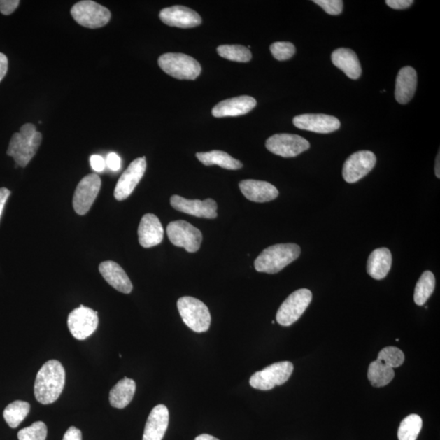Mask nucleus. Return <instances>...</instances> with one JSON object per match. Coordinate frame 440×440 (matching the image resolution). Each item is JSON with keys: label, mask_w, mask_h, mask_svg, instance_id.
I'll return each mask as SVG.
<instances>
[{"label": "nucleus", "mask_w": 440, "mask_h": 440, "mask_svg": "<svg viewBox=\"0 0 440 440\" xmlns=\"http://www.w3.org/2000/svg\"><path fill=\"white\" fill-rule=\"evenodd\" d=\"M91 166L96 172H101L106 166V160L100 155H92L90 157Z\"/></svg>", "instance_id": "58836bf2"}, {"label": "nucleus", "mask_w": 440, "mask_h": 440, "mask_svg": "<svg viewBox=\"0 0 440 440\" xmlns=\"http://www.w3.org/2000/svg\"><path fill=\"white\" fill-rule=\"evenodd\" d=\"M66 383V371L58 360L44 364L36 376L34 395L43 404H52L60 397Z\"/></svg>", "instance_id": "f257e3e1"}, {"label": "nucleus", "mask_w": 440, "mask_h": 440, "mask_svg": "<svg viewBox=\"0 0 440 440\" xmlns=\"http://www.w3.org/2000/svg\"><path fill=\"white\" fill-rule=\"evenodd\" d=\"M194 440H220L214 437L210 436V434H200V436L197 437Z\"/></svg>", "instance_id": "c03bdc74"}, {"label": "nucleus", "mask_w": 440, "mask_h": 440, "mask_svg": "<svg viewBox=\"0 0 440 440\" xmlns=\"http://www.w3.org/2000/svg\"><path fill=\"white\" fill-rule=\"evenodd\" d=\"M134 380L125 377L113 387L110 392V403L113 408L125 409L132 402L136 393Z\"/></svg>", "instance_id": "a878e982"}, {"label": "nucleus", "mask_w": 440, "mask_h": 440, "mask_svg": "<svg viewBox=\"0 0 440 440\" xmlns=\"http://www.w3.org/2000/svg\"><path fill=\"white\" fill-rule=\"evenodd\" d=\"M332 62L346 76L352 79H357L362 76V66L357 54L349 48H339L331 56Z\"/></svg>", "instance_id": "b1692460"}, {"label": "nucleus", "mask_w": 440, "mask_h": 440, "mask_svg": "<svg viewBox=\"0 0 440 440\" xmlns=\"http://www.w3.org/2000/svg\"><path fill=\"white\" fill-rule=\"evenodd\" d=\"M19 3V0H0V13L8 16L17 9Z\"/></svg>", "instance_id": "e433bc0d"}, {"label": "nucleus", "mask_w": 440, "mask_h": 440, "mask_svg": "<svg viewBox=\"0 0 440 440\" xmlns=\"http://www.w3.org/2000/svg\"><path fill=\"white\" fill-rule=\"evenodd\" d=\"M99 324L98 313L80 305L68 316V328L74 339L85 340L95 332Z\"/></svg>", "instance_id": "9d476101"}, {"label": "nucleus", "mask_w": 440, "mask_h": 440, "mask_svg": "<svg viewBox=\"0 0 440 440\" xmlns=\"http://www.w3.org/2000/svg\"><path fill=\"white\" fill-rule=\"evenodd\" d=\"M10 195H11V191L6 187H0V219H1L5 204H6Z\"/></svg>", "instance_id": "79ce46f5"}, {"label": "nucleus", "mask_w": 440, "mask_h": 440, "mask_svg": "<svg viewBox=\"0 0 440 440\" xmlns=\"http://www.w3.org/2000/svg\"><path fill=\"white\" fill-rule=\"evenodd\" d=\"M311 299L313 294L309 290L300 289L294 291L281 305L276 313V321L283 326L292 325L308 308Z\"/></svg>", "instance_id": "6e6552de"}, {"label": "nucleus", "mask_w": 440, "mask_h": 440, "mask_svg": "<svg viewBox=\"0 0 440 440\" xmlns=\"http://www.w3.org/2000/svg\"><path fill=\"white\" fill-rule=\"evenodd\" d=\"M101 180L97 174H90L79 182L74 192L73 206L79 215H84L90 211L101 190Z\"/></svg>", "instance_id": "9b49d317"}, {"label": "nucleus", "mask_w": 440, "mask_h": 440, "mask_svg": "<svg viewBox=\"0 0 440 440\" xmlns=\"http://www.w3.org/2000/svg\"><path fill=\"white\" fill-rule=\"evenodd\" d=\"M104 279H105L112 288H115L120 292L123 294H130L133 289L131 280L122 269L120 265H118L113 261L103 262L99 266Z\"/></svg>", "instance_id": "4be33fe9"}, {"label": "nucleus", "mask_w": 440, "mask_h": 440, "mask_svg": "<svg viewBox=\"0 0 440 440\" xmlns=\"http://www.w3.org/2000/svg\"><path fill=\"white\" fill-rule=\"evenodd\" d=\"M171 205L175 210L199 218L215 219L217 217L216 201L213 199L190 200L179 195L171 197Z\"/></svg>", "instance_id": "2eb2a0df"}, {"label": "nucleus", "mask_w": 440, "mask_h": 440, "mask_svg": "<svg viewBox=\"0 0 440 440\" xmlns=\"http://www.w3.org/2000/svg\"><path fill=\"white\" fill-rule=\"evenodd\" d=\"M392 264V255L388 248H378L370 254L367 262V271L371 278L382 280L388 276Z\"/></svg>", "instance_id": "393cba45"}, {"label": "nucleus", "mask_w": 440, "mask_h": 440, "mask_svg": "<svg viewBox=\"0 0 440 440\" xmlns=\"http://www.w3.org/2000/svg\"><path fill=\"white\" fill-rule=\"evenodd\" d=\"M219 55L232 62H249L252 54L248 48L241 45H221L217 48Z\"/></svg>", "instance_id": "2f4dec72"}, {"label": "nucleus", "mask_w": 440, "mask_h": 440, "mask_svg": "<svg viewBox=\"0 0 440 440\" xmlns=\"http://www.w3.org/2000/svg\"><path fill=\"white\" fill-rule=\"evenodd\" d=\"M256 104L255 99L249 96L227 99L217 104L212 110V115L215 118L244 115L253 110Z\"/></svg>", "instance_id": "a211bd4d"}, {"label": "nucleus", "mask_w": 440, "mask_h": 440, "mask_svg": "<svg viewBox=\"0 0 440 440\" xmlns=\"http://www.w3.org/2000/svg\"><path fill=\"white\" fill-rule=\"evenodd\" d=\"M313 2L322 8L326 13L333 15V16L343 12V1L342 0H314Z\"/></svg>", "instance_id": "c9c22d12"}, {"label": "nucleus", "mask_w": 440, "mask_h": 440, "mask_svg": "<svg viewBox=\"0 0 440 440\" xmlns=\"http://www.w3.org/2000/svg\"><path fill=\"white\" fill-rule=\"evenodd\" d=\"M294 365L289 362L274 363L251 376L250 385L255 389L269 390L288 382L293 374Z\"/></svg>", "instance_id": "0eeeda50"}, {"label": "nucleus", "mask_w": 440, "mask_h": 440, "mask_svg": "<svg viewBox=\"0 0 440 440\" xmlns=\"http://www.w3.org/2000/svg\"><path fill=\"white\" fill-rule=\"evenodd\" d=\"M266 148L276 155L294 157L308 150L310 143L298 135L276 134L267 140Z\"/></svg>", "instance_id": "f8f14e48"}, {"label": "nucleus", "mask_w": 440, "mask_h": 440, "mask_svg": "<svg viewBox=\"0 0 440 440\" xmlns=\"http://www.w3.org/2000/svg\"><path fill=\"white\" fill-rule=\"evenodd\" d=\"M158 65L168 76L181 80H194L201 72L199 62L183 53L163 54Z\"/></svg>", "instance_id": "39448f33"}, {"label": "nucleus", "mask_w": 440, "mask_h": 440, "mask_svg": "<svg viewBox=\"0 0 440 440\" xmlns=\"http://www.w3.org/2000/svg\"><path fill=\"white\" fill-rule=\"evenodd\" d=\"M270 51L276 60L283 62L289 60L295 54V47L289 42H276L270 46Z\"/></svg>", "instance_id": "f704fd0d"}, {"label": "nucleus", "mask_w": 440, "mask_h": 440, "mask_svg": "<svg viewBox=\"0 0 440 440\" xmlns=\"http://www.w3.org/2000/svg\"><path fill=\"white\" fill-rule=\"evenodd\" d=\"M376 162L377 157L372 152L364 150L353 153L344 163L343 179L349 184L362 180L374 169Z\"/></svg>", "instance_id": "ddd939ff"}, {"label": "nucleus", "mask_w": 440, "mask_h": 440, "mask_svg": "<svg viewBox=\"0 0 440 440\" xmlns=\"http://www.w3.org/2000/svg\"><path fill=\"white\" fill-rule=\"evenodd\" d=\"M395 377L392 368L388 367L378 360L369 364L368 370V378L374 388H383L388 385Z\"/></svg>", "instance_id": "cd10ccee"}, {"label": "nucleus", "mask_w": 440, "mask_h": 440, "mask_svg": "<svg viewBox=\"0 0 440 440\" xmlns=\"http://www.w3.org/2000/svg\"><path fill=\"white\" fill-rule=\"evenodd\" d=\"M29 410H31V405L29 403L17 400L9 404L4 409V420L10 427L17 428L27 417Z\"/></svg>", "instance_id": "c756f323"}, {"label": "nucleus", "mask_w": 440, "mask_h": 440, "mask_svg": "<svg viewBox=\"0 0 440 440\" xmlns=\"http://www.w3.org/2000/svg\"><path fill=\"white\" fill-rule=\"evenodd\" d=\"M106 166L113 171H118L121 168V158L115 152L108 153L106 158Z\"/></svg>", "instance_id": "4c0bfd02"}, {"label": "nucleus", "mask_w": 440, "mask_h": 440, "mask_svg": "<svg viewBox=\"0 0 440 440\" xmlns=\"http://www.w3.org/2000/svg\"><path fill=\"white\" fill-rule=\"evenodd\" d=\"M164 230L159 219L155 215L146 214L142 217L139 227H138V236L139 242L144 248L159 245L163 240Z\"/></svg>", "instance_id": "6ab92c4d"}, {"label": "nucleus", "mask_w": 440, "mask_h": 440, "mask_svg": "<svg viewBox=\"0 0 440 440\" xmlns=\"http://www.w3.org/2000/svg\"><path fill=\"white\" fill-rule=\"evenodd\" d=\"M196 157L205 166L218 165L227 170H239L242 167L240 161L220 150L197 152Z\"/></svg>", "instance_id": "bb28decb"}, {"label": "nucleus", "mask_w": 440, "mask_h": 440, "mask_svg": "<svg viewBox=\"0 0 440 440\" xmlns=\"http://www.w3.org/2000/svg\"><path fill=\"white\" fill-rule=\"evenodd\" d=\"M385 3L393 9H406L413 3V0H387Z\"/></svg>", "instance_id": "ea45409f"}, {"label": "nucleus", "mask_w": 440, "mask_h": 440, "mask_svg": "<svg viewBox=\"0 0 440 440\" xmlns=\"http://www.w3.org/2000/svg\"><path fill=\"white\" fill-rule=\"evenodd\" d=\"M146 171V157L136 158L133 161L127 169L123 172L118 180L115 190V197L118 201H123L129 197L136 187L139 184Z\"/></svg>", "instance_id": "4468645a"}, {"label": "nucleus", "mask_w": 440, "mask_h": 440, "mask_svg": "<svg viewBox=\"0 0 440 440\" xmlns=\"http://www.w3.org/2000/svg\"><path fill=\"white\" fill-rule=\"evenodd\" d=\"M404 359L402 350L395 347L385 348L378 355V362L392 369L402 367Z\"/></svg>", "instance_id": "473e14b6"}, {"label": "nucleus", "mask_w": 440, "mask_h": 440, "mask_svg": "<svg viewBox=\"0 0 440 440\" xmlns=\"http://www.w3.org/2000/svg\"><path fill=\"white\" fill-rule=\"evenodd\" d=\"M240 190L247 199L255 202H268L276 199L279 192L270 183L255 180L240 182Z\"/></svg>", "instance_id": "412c9836"}, {"label": "nucleus", "mask_w": 440, "mask_h": 440, "mask_svg": "<svg viewBox=\"0 0 440 440\" xmlns=\"http://www.w3.org/2000/svg\"><path fill=\"white\" fill-rule=\"evenodd\" d=\"M300 247L294 243L276 244L262 251L255 261V269L259 273L275 274L299 258Z\"/></svg>", "instance_id": "7ed1b4c3"}, {"label": "nucleus", "mask_w": 440, "mask_h": 440, "mask_svg": "<svg viewBox=\"0 0 440 440\" xmlns=\"http://www.w3.org/2000/svg\"><path fill=\"white\" fill-rule=\"evenodd\" d=\"M167 236L171 243L183 247L190 253H195L200 249L202 234L199 229L185 220L171 222L166 227Z\"/></svg>", "instance_id": "1a4fd4ad"}, {"label": "nucleus", "mask_w": 440, "mask_h": 440, "mask_svg": "<svg viewBox=\"0 0 440 440\" xmlns=\"http://www.w3.org/2000/svg\"><path fill=\"white\" fill-rule=\"evenodd\" d=\"M48 428L43 422L34 423L31 427L23 428L17 434L19 440H46Z\"/></svg>", "instance_id": "72a5a7b5"}, {"label": "nucleus", "mask_w": 440, "mask_h": 440, "mask_svg": "<svg viewBox=\"0 0 440 440\" xmlns=\"http://www.w3.org/2000/svg\"><path fill=\"white\" fill-rule=\"evenodd\" d=\"M169 425V411L164 404L153 408L148 416L143 440H162Z\"/></svg>", "instance_id": "aec40b11"}, {"label": "nucleus", "mask_w": 440, "mask_h": 440, "mask_svg": "<svg viewBox=\"0 0 440 440\" xmlns=\"http://www.w3.org/2000/svg\"><path fill=\"white\" fill-rule=\"evenodd\" d=\"M418 85V76L413 68L404 67L399 71L395 83V99L405 105L412 100Z\"/></svg>", "instance_id": "5701e85b"}, {"label": "nucleus", "mask_w": 440, "mask_h": 440, "mask_svg": "<svg viewBox=\"0 0 440 440\" xmlns=\"http://www.w3.org/2000/svg\"><path fill=\"white\" fill-rule=\"evenodd\" d=\"M440 155L439 153L437 155V160H436V167H434V171H436V176L437 178H440V167H439V164H440V158H439Z\"/></svg>", "instance_id": "a18cd8bd"}, {"label": "nucleus", "mask_w": 440, "mask_h": 440, "mask_svg": "<svg viewBox=\"0 0 440 440\" xmlns=\"http://www.w3.org/2000/svg\"><path fill=\"white\" fill-rule=\"evenodd\" d=\"M62 440H83L82 432L76 427H71L67 430Z\"/></svg>", "instance_id": "a19ab883"}, {"label": "nucleus", "mask_w": 440, "mask_h": 440, "mask_svg": "<svg viewBox=\"0 0 440 440\" xmlns=\"http://www.w3.org/2000/svg\"><path fill=\"white\" fill-rule=\"evenodd\" d=\"M71 15L80 26L89 29L105 27L111 21L110 10L92 0H83L74 4Z\"/></svg>", "instance_id": "423d86ee"}, {"label": "nucleus", "mask_w": 440, "mask_h": 440, "mask_svg": "<svg viewBox=\"0 0 440 440\" xmlns=\"http://www.w3.org/2000/svg\"><path fill=\"white\" fill-rule=\"evenodd\" d=\"M436 288V278L432 271H426L418 281L414 291V301L418 306L427 303Z\"/></svg>", "instance_id": "c85d7f7f"}, {"label": "nucleus", "mask_w": 440, "mask_h": 440, "mask_svg": "<svg viewBox=\"0 0 440 440\" xmlns=\"http://www.w3.org/2000/svg\"><path fill=\"white\" fill-rule=\"evenodd\" d=\"M8 68V61L6 56L3 53L0 52V82H1L6 76Z\"/></svg>", "instance_id": "37998d69"}, {"label": "nucleus", "mask_w": 440, "mask_h": 440, "mask_svg": "<svg viewBox=\"0 0 440 440\" xmlns=\"http://www.w3.org/2000/svg\"><path fill=\"white\" fill-rule=\"evenodd\" d=\"M423 427V419L417 414L405 418L398 430L399 440H417Z\"/></svg>", "instance_id": "7c9ffc66"}, {"label": "nucleus", "mask_w": 440, "mask_h": 440, "mask_svg": "<svg viewBox=\"0 0 440 440\" xmlns=\"http://www.w3.org/2000/svg\"><path fill=\"white\" fill-rule=\"evenodd\" d=\"M159 17L167 26L182 29L194 28L201 24V18L199 13L194 10L180 5L163 8Z\"/></svg>", "instance_id": "dca6fc26"}, {"label": "nucleus", "mask_w": 440, "mask_h": 440, "mask_svg": "<svg viewBox=\"0 0 440 440\" xmlns=\"http://www.w3.org/2000/svg\"><path fill=\"white\" fill-rule=\"evenodd\" d=\"M294 125L301 130L328 134L339 129L341 123L337 118L326 115L306 113L296 116Z\"/></svg>", "instance_id": "f3484780"}, {"label": "nucleus", "mask_w": 440, "mask_h": 440, "mask_svg": "<svg viewBox=\"0 0 440 440\" xmlns=\"http://www.w3.org/2000/svg\"><path fill=\"white\" fill-rule=\"evenodd\" d=\"M177 308L185 324L196 333H204L211 322L210 311L199 299L192 297H182L177 301Z\"/></svg>", "instance_id": "20e7f679"}, {"label": "nucleus", "mask_w": 440, "mask_h": 440, "mask_svg": "<svg viewBox=\"0 0 440 440\" xmlns=\"http://www.w3.org/2000/svg\"><path fill=\"white\" fill-rule=\"evenodd\" d=\"M43 136L32 123L24 125L20 132L14 133L10 141L7 155L13 157L17 166L26 167L36 155Z\"/></svg>", "instance_id": "f03ea898"}]
</instances>
